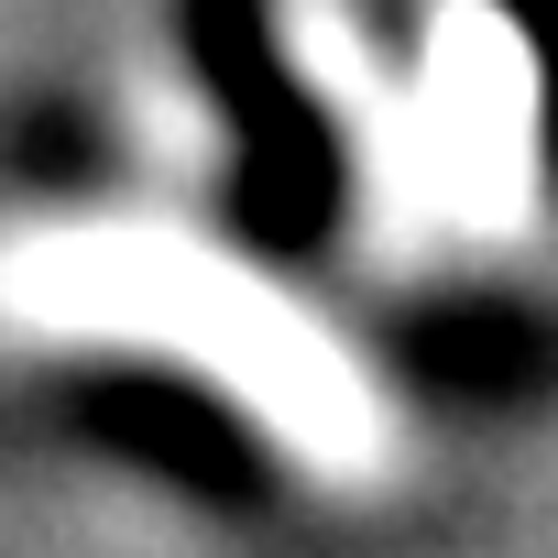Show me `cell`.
I'll return each instance as SVG.
<instances>
[{
  "mask_svg": "<svg viewBox=\"0 0 558 558\" xmlns=\"http://www.w3.org/2000/svg\"><path fill=\"white\" fill-rule=\"evenodd\" d=\"M0 329L23 351H99L197 384L318 493H373L405 460V405L351 351V329L165 208H88L12 230Z\"/></svg>",
  "mask_w": 558,
  "mask_h": 558,
  "instance_id": "1",
  "label": "cell"
},
{
  "mask_svg": "<svg viewBox=\"0 0 558 558\" xmlns=\"http://www.w3.org/2000/svg\"><path fill=\"white\" fill-rule=\"evenodd\" d=\"M351 154L362 252L460 274L547 241V66L504 0H274Z\"/></svg>",
  "mask_w": 558,
  "mask_h": 558,
  "instance_id": "2",
  "label": "cell"
}]
</instances>
